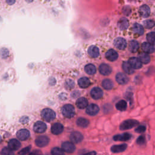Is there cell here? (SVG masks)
<instances>
[{"mask_svg":"<svg viewBox=\"0 0 155 155\" xmlns=\"http://www.w3.org/2000/svg\"><path fill=\"white\" fill-rule=\"evenodd\" d=\"M139 124V121L136 119H127L124 120L120 124L119 128L120 130H127L128 129H131L135 126L138 125Z\"/></svg>","mask_w":155,"mask_h":155,"instance_id":"obj_1","label":"cell"},{"mask_svg":"<svg viewBox=\"0 0 155 155\" xmlns=\"http://www.w3.org/2000/svg\"><path fill=\"white\" fill-rule=\"evenodd\" d=\"M62 113L67 118H71L75 114L74 107L71 104H65L62 108Z\"/></svg>","mask_w":155,"mask_h":155,"instance_id":"obj_2","label":"cell"},{"mask_svg":"<svg viewBox=\"0 0 155 155\" xmlns=\"http://www.w3.org/2000/svg\"><path fill=\"white\" fill-rule=\"evenodd\" d=\"M41 116L47 122H50L56 117L55 112L50 108H45L41 111Z\"/></svg>","mask_w":155,"mask_h":155,"instance_id":"obj_3","label":"cell"},{"mask_svg":"<svg viewBox=\"0 0 155 155\" xmlns=\"http://www.w3.org/2000/svg\"><path fill=\"white\" fill-rule=\"evenodd\" d=\"M114 45L117 49L124 50L127 47V44L125 39L121 37H118L114 40Z\"/></svg>","mask_w":155,"mask_h":155,"instance_id":"obj_4","label":"cell"},{"mask_svg":"<svg viewBox=\"0 0 155 155\" xmlns=\"http://www.w3.org/2000/svg\"><path fill=\"white\" fill-rule=\"evenodd\" d=\"M83 135L79 131H73L70 134V139L74 143H78L83 140Z\"/></svg>","mask_w":155,"mask_h":155,"instance_id":"obj_5","label":"cell"},{"mask_svg":"<svg viewBox=\"0 0 155 155\" xmlns=\"http://www.w3.org/2000/svg\"><path fill=\"white\" fill-rule=\"evenodd\" d=\"M49 143V138L46 136H40L35 140V143L39 147H44Z\"/></svg>","mask_w":155,"mask_h":155,"instance_id":"obj_6","label":"cell"},{"mask_svg":"<svg viewBox=\"0 0 155 155\" xmlns=\"http://www.w3.org/2000/svg\"><path fill=\"white\" fill-rule=\"evenodd\" d=\"M99 111V107L94 104H91L87 107L86 113L90 116H94Z\"/></svg>","mask_w":155,"mask_h":155,"instance_id":"obj_7","label":"cell"},{"mask_svg":"<svg viewBox=\"0 0 155 155\" xmlns=\"http://www.w3.org/2000/svg\"><path fill=\"white\" fill-rule=\"evenodd\" d=\"M47 129V125L45 123L41 121H37L33 126L34 131L37 133H42Z\"/></svg>","mask_w":155,"mask_h":155,"instance_id":"obj_8","label":"cell"},{"mask_svg":"<svg viewBox=\"0 0 155 155\" xmlns=\"http://www.w3.org/2000/svg\"><path fill=\"white\" fill-rule=\"evenodd\" d=\"M132 135L128 133H124L122 134H116L113 136V139L115 141H127L131 139Z\"/></svg>","mask_w":155,"mask_h":155,"instance_id":"obj_9","label":"cell"},{"mask_svg":"<svg viewBox=\"0 0 155 155\" xmlns=\"http://www.w3.org/2000/svg\"><path fill=\"white\" fill-rule=\"evenodd\" d=\"M128 63L133 69H139L142 66V63L140 61L139 58L136 57L130 58L128 60Z\"/></svg>","mask_w":155,"mask_h":155,"instance_id":"obj_10","label":"cell"},{"mask_svg":"<svg viewBox=\"0 0 155 155\" xmlns=\"http://www.w3.org/2000/svg\"><path fill=\"white\" fill-rule=\"evenodd\" d=\"M99 70L100 73L104 76L109 75L112 71L111 67L108 64L104 63H102L99 65Z\"/></svg>","mask_w":155,"mask_h":155,"instance_id":"obj_11","label":"cell"},{"mask_svg":"<svg viewBox=\"0 0 155 155\" xmlns=\"http://www.w3.org/2000/svg\"><path fill=\"white\" fill-rule=\"evenodd\" d=\"M90 95L94 99H101L103 96V91L99 87H94L90 91Z\"/></svg>","mask_w":155,"mask_h":155,"instance_id":"obj_12","label":"cell"},{"mask_svg":"<svg viewBox=\"0 0 155 155\" xmlns=\"http://www.w3.org/2000/svg\"><path fill=\"white\" fill-rule=\"evenodd\" d=\"M62 149L64 150V151L68 153H72L74 151L76 147L72 142H64L62 143Z\"/></svg>","mask_w":155,"mask_h":155,"instance_id":"obj_13","label":"cell"},{"mask_svg":"<svg viewBox=\"0 0 155 155\" xmlns=\"http://www.w3.org/2000/svg\"><path fill=\"white\" fill-rule=\"evenodd\" d=\"M30 131L27 129H21L16 133L17 137L20 140H25L30 137Z\"/></svg>","mask_w":155,"mask_h":155,"instance_id":"obj_14","label":"cell"},{"mask_svg":"<svg viewBox=\"0 0 155 155\" xmlns=\"http://www.w3.org/2000/svg\"><path fill=\"white\" fill-rule=\"evenodd\" d=\"M116 80L117 82L120 85L126 84L128 82V78L124 73L119 72L116 75Z\"/></svg>","mask_w":155,"mask_h":155,"instance_id":"obj_15","label":"cell"},{"mask_svg":"<svg viewBox=\"0 0 155 155\" xmlns=\"http://www.w3.org/2000/svg\"><path fill=\"white\" fill-rule=\"evenodd\" d=\"M63 130H64V127L60 123L53 124L51 128V133L55 135H58L61 134L63 131Z\"/></svg>","mask_w":155,"mask_h":155,"instance_id":"obj_16","label":"cell"},{"mask_svg":"<svg viewBox=\"0 0 155 155\" xmlns=\"http://www.w3.org/2000/svg\"><path fill=\"white\" fill-rule=\"evenodd\" d=\"M105 57L108 61L113 62L118 58V54L114 50L110 49L106 52Z\"/></svg>","mask_w":155,"mask_h":155,"instance_id":"obj_17","label":"cell"},{"mask_svg":"<svg viewBox=\"0 0 155 155\" xmlns=\"http://www.w3.org/2000/svg\"><path fill=\"white\" fill-rule=\"evenodd\" d=\"M127 148V145L126 143L123 144H119V145H114L111 146L110 150L111 152L114 153H121L124 151Z\"/></svg>","mask_w":155,"mask_h":155,"instance_id":"obj_18","label":"cell"},{"mask_svg":"<svg viewBox=\"0 0 155 155\" xmlns=\"http://www.w3.org/2000/svg\"><path fill=\"white\" fill-rule=\"evenodd\" d=\"M88 54L93 58H97L99 55V50L97 47L95 45H91L88 48Z\"/></svg>","mask_w":155,"mask_h":155,"instance_id":"obj_19","label":"cell"},{"mask_svg":"<svg viewBox=\"0 0 155 155\" xmlns=\"http://www.w3.org/2000/svg\"><path fill=\"white\" fill-rule=\"evenodd\" d=\"M139 12L143 18H147L150 14V8L147 5H143L140 7Z\"/></svg>","mask_w":155,"mask_h":155,"instance_id":"obj_20","label":"cell"},{"mask_svg":"<svg viewBox=\"0 0 155 155\" xmlns=\"http://www.w3.org/2000/svg\"><path fill=\"white\" fill-rule=\"evenodd\" d=\"M76 105L78 108L84 109L88 106V101L84 97H79L76 101Z\"/></svg>","mask_w":155,"mask_h":155,"instance_id":"obj_21","label":"cell"},{"mask_svg":"<svg viewBox=\"0 0 155 155\" xmlns=\"http://www.w3.org/2000/svg\"><path fill=\"white\" fill-rule=\"evenodd\" d=\"M129 25V22L128 21L127 18H120L118 22H117V26L118 28L120 30H126Z\"/></svg>","mask_w":155,"mask_h":155,"instance_id":"obj_22","label":"cell"},{"mask_svg":"<svg viewBox=\"0 0 155 155\" xmlns=\"http://www.w3.org/2000/svg\"><path fill=\"white\" fill-rule=\"evenodd\" d=\"M142 49L143 50V51L145 53H152L155 50V48L154 47V45H151V44L145 42L142 44Z\"/></svg>","mask_w":155,"mask_h":155,"instance_id":"obj_23","label":"cell"},{"mask_svg":"<svg viewBox=\"0 0 155 155\" xmlns=\"http://www.w3.org/2000/svg\"><path fill=\"white\" fill-rule=\"evenodd\" d=\"M8 148L10 149H11L12 151L13 150H18L20 147H21V143L19 142V140H18L17 139H11L8 143Z\"/></svg>","mask_w":155,"mask_h":155,"instance_id":"obj_24","label":"cell"},{"mask_svg":"<svg viewBox=\"0 0 155 155\" xmlns=\"http://www.w3.org/2000/svg\"><path fill=\"white\" fill-rule=\"evenodd\" d=\"M78 85L82 88H86L90 85V81L85 76L82 77L78 80Z\"/></svg>","mask_w":155,"mask_h":155,"instance_id":"obj_25","label":"cell"},{"mask_svg":"<svg viewBox=\"0 0 155 155\" xmlns=\"http://www.w3.org/2000/svg\"><path fill=\"white\" fill-rule=\"evenodd\" d=\"M132 30L133 31L139 35H143V32H144V29H143V27L140 25V24L138 23H134L132 27Z\"/></svg>","mask_w":155,"mask_h":155,"instance_id":"obj_26","label":"cell"},{"mask_svg":"<svg viewBox=\"0 0 155 155\" xmlns=\"http://www.w3.org/2000/svg\"><path fill=\"white\" fill-rule=\"evenodd\" d=\"M139 47V44L137 41L135 40H131L128 44V48L132 53L136 52Z\"/></svg>","mask_w":155,"mask_h":155,"instance_id":"obj_27","label":"cell"},{"mask_svg":"<svg viewBox=\"0 0 155 155\" xmlns=\"http://www.w3.org/2000/svg\"><path fill=\"white\" fill-rule=\"evenodd\" d=\"M85 71L90 75H93L96 73V68L94 65L92 64H87L84 67Z\"/></svg>","mask_w":155,"mask_h":155,"instance_id":"obj_28","label":"cell"},{"mask_svg":"<svg viewBox=\"0 0 155 155\" xmlns=\"http://www.w3.org/2000/svg\"><path fill=\"white\" fill-rule=\"evenodd\" d=\"M122 67L123 70H124L127 74H133V73L134 72V69L131 67V66L130 64L128 63V62H127V61L124 62L122 63Z\"/></svg>","mask_w":155,"mask_h":155,"instance_id":"obj_29","label":"cell"},{"mask_svg":"<svg viewBox=\"0 0 155 155\" xmlns=\"http://www.w3.org/2000/svg\"><path fill=\"white\" fill-rule=\"evenodd\" d=\"M103 88L107 90H110L113 87V82L109 79H105L102 82Z\"/></svg>","mask_w":155,"mask_h":155,"instance_id":"obj_30","label":"cell"},{"mask_svg":"<svg viewBox=\"0 0 155 155\" xmlns=\"http://www.w3.org/2000/svg\"><path fill=\"white\" fill-rule=\"evenodd\" d=\"M89 121L88 119L84 117H79L76 120V124L81 127L85 128L87 127L89 125Z\"/></svg>","mask_w":155,"mask_h":155,"instance_id":"obj_31","label":"cell"},{"mask_svg":"<svg viewBox=\"0 0 155 155\" xmlns=\"http://www.w3.org/2000/svg\"><path fill=\"white\" fill-rule=\"evenodd\" d=\"M127 103L124 100H120L116 104V108L117 110L123 111L127 109Z\"/></svg>","mask_w":155,"mask_h":155,"instance_id":"obj_32","label":"cell"},{"mask_svg":"<svg viewBox=\"0 0 155 155\" xmlns=\"http://www.w3.org/2000/svg\"><path fill=\"white\" fill-rule=\"evenodd\" d=\"M139 59H140V61H141L142 63L146 64H148V63L150 62V56H149V54L148 53L143 52V53H141L140 54Z\"/></svg>","mask_w":155,"mask_h":155,"instance_id":"obj_33","label":"cell"},{"mask_svg":"<svg viewBox=\"0 0 155 155\" xmlns=\"http://www.w3.org/2000/svg\"><path fill=\"white\" fill-rule=\"evenodd\" d=\"M147 39L148 42L153 45H155V32H150L147 35Z\"/></svg>","mask_w":155,"mask_h":155,"instance_id":"obj_34","label":"cell"},{"mask_svg":"<svg viewBox=\"0 0 155 155\" xmlns=\"http://www.w3.org/2000/svg\"><path fill=\"white\" fill-rule=\"evenodd\" d=\"M51 155H64V151L59 147H54L51 150Z\"/></svg>","mask_w":155,"mask_h":155,"instance_id":"obj_35","label":"cell"},{"mask_svg":"<svg viewBox=\"0 0 155 155\" xmlns=\"http://www.w3.org/2000/svg\"><path fill=\"white\" fill-rule=\"evenodd\" d=\"M143 25L147 28H151L155 25V22L153 20L148 19L143 21Z\"/></svg>","mask_w":155,"mask_h":155,"instance_id":"obj_36","label":"cell"},{"mask_svg":"<svg viewBox=\"0 0 155 155\" xmlns=\"http://www.w3.org/2000/svg\"><path fill=\"white\" fill-rule=\"evenodd\" d=\"M74 82L73 81H72L71 79H68L66 81L65 83V87L67 89L70 90L74 88Z\"/></svg>","mask_w":155,"mask_h":155,"instance_id":"obj_37","label":"cell"},{"mask_svg":"<svg viewBox=\"0 0 155 155\" xmlns=\"http://www.w3.org/2000/svg\"><path fill=\"white\" fill-rule=\"evenodd\" d=\"M2 155H14L13 151L8 147L4 148L1 151Z\"/></svg>","mask_w":155,"mask_h":155,"instance_id":"obj_38","label":"cell"},{"mask_svg":"<svg viewBox=\"0 0 155 155\" xmlns=\"http://www.w3.org/2000/svg\"><path fill=\"white\" fill-rule=\"evenodd\" d=\"M145 137L143 135L139 136L136 140V143L139 145H143L145 143Z\"/></svg>","mask_w":155,"mask_h":155,"instance_id":"obj_39","label":"cell"},{"mask_svg":"<svg viewBox=\"0 0 155 155\" xmlns=\"http://www.w3.org/2000/svg\"><path fill=\"white\" fill-rule=\"evenodd\" d=\"M145 130H146V127L145 125L137 126V127L136 128H135V130H134L135 132L138 133H143L145 131Z\"/></svg>","mask_w":155,"mask_h":155,"instance_id":"obj_40","label":"cell"},{"mask_svg":"<svg viewBox=\"0 0 155 155\" xmlns=\"http://www.w3.org/2000/svg\"><path fill=\"white\" fill-rule=\"evenodd\" d=\"M30 149H31V147H30V146H28V147H25V148L22 149V150L18 153V154H19V155H25V154H27V153L30 151Z\"/></svg>","mask_w":155,"mask_h":155,"instance_id":"obj_41","label":"cell"},{"mask_svg":"<svg viewBox=\"0 0 155 155\" xmlns=\"http://www.w3.org/2000/svg\"><path fill=\"white\" fill-rule=\"evenodd\" d=\"M0 54L2 58H5L8 55V51L6 48H2L0 50Z\"/></svg>","mask_w":155,"mask_h":155,"instance_id":"obj_42","label":"cell"},{"mask_svg":"<svg viewBox=\"0 0 155 155\" xmlns=\"http://www.w3.org/2000/svg\"><path fill=\"white\" fill-rule=\"evenodd\" d=\"M29 155H44L42 154V153L38 150H35L34 151H33L32 152H31Z\"/></svg>","mask_w":155,"mask_h":155,"instance_id":"obj_43","label":"cell"},{"mask_svg":"<svg viewBox=\"0 0 155 155\" xmlns=\"http://www.w3.org/2000/svg\"><path fill=\"white\" fill-rule=\"evenodd\" d=\"M84 155H96V152L94 151H92L87 153L84 154Z\"/></svg>","mask_w":155,"mask_h":155,"instance_id":"obj_44","label":"cell"},{"mask_svg":"<svg viewBox=\"0 0 155 155\" xmlns=\"http://www.w3.org/2000/svg\"><path fill=\"white\" fill-rule=\"evenodd\" d=\"M15 1L16 0H6V2H7L8 4L12 5V4H13L15 2Z\"/></svg>","mask_w":155,"mask_h":155,"instance_id":"obj_45","label":"cell"},{"mask_svg":"<svg viewBox=\"0 0 155 155\" xmlns=\"http://www.w3.org/2000/svg\"><path fill=\"white\" fill-rule=\"evenodd\" d=\"M1 136H0V143H1Z\"/></svg>","mask_w":155,"mask_h":155,"instance_id":"obj_46","label":"cell"},{"mask_svg":"<svg viewBox=\"0 0 155 155\" xmlns=\"http://www.w3.org/2000/svg\"><path fill=\"white\" fill-rule=\"evenodd\" d=\"M154 32H155V29H154Z\"/></svg>","mask_w":155,"mask_h":155,"instance_id":"obj_47","label":"cell"}]
</instances>
